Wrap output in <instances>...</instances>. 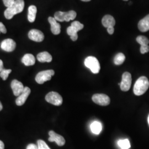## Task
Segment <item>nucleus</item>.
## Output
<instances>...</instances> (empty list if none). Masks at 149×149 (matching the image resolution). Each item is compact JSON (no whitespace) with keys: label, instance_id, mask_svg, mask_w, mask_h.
<instances>
[{"label":"nucleus","instance_id":"bb28decb","mask_svg":"<svg viewBox=\"0 0 149 149\" xmlns=\"http://www.w3.org/2000/svg\"><path fill=\"white\" fill-rule=\"evenodd\" d=\"M72 27H74L75 29H76L78 31H80L81 29H82L84 27V24L81 23L80 22L74 21L71 23V25Z\"/></svg>","mask_w":149,"mask_h":149},{"label":"nucleus","instance_id":"4468645a","mask_svg":"<svg viewBox=\"0 0 149 149\" xmlns=\"http://www.w3.org/2000/svg\"><path fill=\"white\" fill-rule=\"evenodd\" d=\"M48 21L51 25V31L54 35H58L61 32V26L58 23L54 17H49L48 18Z\"/></svg>","mask_w":149,"mask_h":149},{"label":"nucleus","instance_id":"2eb2a0df","mask_svg":"<svg viewBox=\"0 0 149 149\" xmlns=\"http://www.w3.org/2000/svg\"><path fill=\"white\" fill-rule=\"evenodd\" d=\"M139 29L142 32H148L149 30V15L141 19L138 23Z\"/></svg>","mask_w":149,"mask_h":149},{"label":"nucleus","instance_id":"f03ea898","mask_svg":"<svg viewBox=\"0 0 149 149\" xmlns=\"http://www.w3.org/2000/svg\"><path fill=\"white\" fill-rule=\"evenodd\" d=\"M149 81L145 76H141L136 81L134 86V93L136 96H141L148 90Z\"/></svg>","mask_w":149,"mask_h":149},{"label":"nucleus","instance_id":"423d86ee","mask_svg":"<svg viewBox=\"0 0 149 149\" xmlns=\"http://www.w3.org/2000/svg\"><path fill=\"white\" fill-rule=\"evenodd\" d=\"M45 100L48 103L56 106H61L63 102L62 97L58 93L55 92H50L48 93L45 96Z\"/></svg>","mask_w":149,"mask_h":149},{"label":"nucleus","instance_id":"9d476101","mask_svg":"<svg viewBox=\"0 0 149 149\" xmlns=\"http://www.w3.org/2000/svg\"><path fill=\"white\" fill-rule=\"evenodd\" d=\"M16 47V42L11 39H6L3 40L1 44V49L7 52H12L14 51Z\"/></svg>","mask_w":149,"mask_h":149},{"label":"nucleus","instance_id":"b1692460","mask_svg":"<svg viewBox=\"0 0 149 149\" xmlns=\"http://www.w3.org/2000/svg\"><path fill=\"white\" fill-rule=\"evenodd\" d=\"M136 41L139 44L141 45V46L148 45L149 44V40L148 38L143 36H140L136 38Z\"/></svg>","mask_w":149,"mask_h":149},{"label":"nucleus","instance_id":"7c9ffc66","mask_svg":"<svg viewBox=\"0 0 149 149\" xmlns=\"http://www.w3.org/2000/svg\"><path fill=\"white\" fill-rule=\"evenodd\" d=\"M26 149H38V147L36 144H30L27 146Z\"/></svg>","mask_w":149,"mask_h":149},{"label":"nucleus","instance_id":"e433bc0d","mask_svg":"<svg viewBox=\"0 0 149 149\" xmlns=\"http://www.w3.org/2000/svg\"><path fill=\"white\" fill-rule=\"evenodd\" d=\"M148 123H149V117H148Z\"/></svg>","mask_w":149,"mask_h":149},{"label":"nucleus","instance_id":"473e14b6","mask_svg":"<svg viewBox=\"0 0 149 149\" xmlns=\"http://www.w3.org/2000/svg\"><path fill=\"white\" fill-rule=\"evenodd\" d=\"M3 69H4V68H3V61L0 59V72Z\"/></svg>","mask_w":149,"mask_h":149},{"label":"nucleus","instance_id":"a878e982","mask_svg":"<svg viewBox=\"0 0 149 149\" xmlns=\"http://www.w3.org/2000/svg\"><path fill=\"white\" fill-rule=\"evenodd\" d=\"M37 144L38 149H50L46 143L42 140H38Z\"/></svg>","mask_w":149,"mask_h":149},{"label":"nucleus","instance_id":"a211bd4d","mask_svg":"<svg viewBox=\"0 0 149 149\" xmlns=\"http://www.w3.org/2000/svg\"><path fill=\"white\" fill-rule=\"evenodd\" d=\"M38 60L40 63H50L52 61V55L47 52H43L37 55Z\"/></svg>","mask_w":149,"mask_h":149},{"label":"nucleus","instance_id":"393cba45","mask_svg":"<svg viewBox=\"0 0 149 149\" xmlns=\"http://www.w3.org/2000/svg\"><path fill=\"white\" fill-rule=\"evenodd\" d=\"M12 71L11 69H4L3 70L0 72V77L3 79V80L5 81L8 78L9 74H10Z\"/></svg>","mask_w":149,"mask_h":149},{"label":"nucleus","instance_id":"f8f14e48","mask_svg":"<svg viewBox=\"0 0 149 149\" xmlns=\"http://www.w3.org/2000/svg\"><path fill=\"white\" fill-rule=\"evenodd\" d=\"M31 91L28 87H26L24 88V90L22 92L21 94L17 97L16 100V104L18 106H21L24 104L26 101L27 98L31 94Z\"/></svg>","mask_w":149,"mask_h":149},{"label":"nucleus","instance_id":"aec40b11","mask_svg":"<svg viewBox=\"0 0 149 149\" xmlns=\"http://www.w3.org/2000/svg\"><path fill=\"white\" fill-rule=\"evenodd\" d=\"M90 127L91 131L93 133L99 134L101 132L102 126L101 124L99 122H93L91 124Z\"/></svg>","mask_w":149,"mask_h":149},{"label":"nucleus","instance_id":"dca6fc26","mask_svg":"<svg viewBox=\"0 0 149 149\" xmlns=\"http://www.w3.org/2000/svg\"><path fill=\"white\" fill-rule=\"evenodd\" d=\"M102 23L103 26L106 28L114 27L116 24V21L113 16L108 15L103 17L102 20Z\"/></svg>","mask_w":149,"mask_h":149},{"label":"nucleus","instance_id":"2f4dec72","mask_svg":"<svg viewBox=\"0 0 149 149\" xmlns=\"http://www.w3.org/2000/svg\"><path fill=\"white\" fill-rule=\"evenodd\" d=\"M107 32L109 34H113L114 32V27H109L107 28Z\"/></svg>","mask_w":149,"mask_h":149},{"label":"nucleus","instance_id":"ddd939ff","mask_svg":"<svg viewBox=\"0 0 149 149\" xmlns=\"http://www.w3.org/2000/svg\"><path fill=\"white\" fill-rule=\"evenodd\" d=\"M11 86L14 95L17 97L19 96L21 94L24 88L21 82L17 80H13L11 82Z\"/></svg>","mask_w":149,"mask_h":149},{"label":"nucleus","instance_id":"4c0bfd02","mask_svg":"<svg viewBox=\"0 0 149 149\" xmlns=\"http://www.w3.org/2000/svg\"><path fill=\"white\" fill-rule=\"evenodd\" d=\"M123 1H127L128 0H123Z\"/></svg>","mask_w":149,"mask_h":149},{"label":"nucleus","instance_id":"5701e85b","mask_svg":"<svg viewBox=\"0 0 149 149\" xmlns=\"http://www.w3.org/2000/svg\"><path fill=\"white\" fill-rule=\"evenodd\" d=\"M118 144L122 149H129L130 148V144L129 140L127 139L119 140L118 141Z\"/></svg>","mask_w":149,"mask_h":149},{"label":"nucleus","instance_id":"1a4fd4ad","mask_svg":"<svg viewBox=\"0 0 149 149\" xmlns=\"http://www.w3.org/2000/svg\"><path fill=\"white\" fill-rule=\"evenodd\" d=\"M49 138L48 140L50 142H55L59 146H62L65 144V140L63 136L56 133L53 130H50L49 132Z\"/></svg>","mask_w":149,"mask_h":149},{"label":"nucleus","instance_id":"412c9836","mask_svg":"<svg viewBox=\"0 0 149 149\" xmlns=\"http://www.w3.org/2000/svg\"><path fill=\"white\" fill-rule=\"evenodd\" d=\"M79 32L74 27H72L71 26L68 28L67 29V33L70 36V38L72 41H76L78 38L77 32Z\"/></svg>","mask_w":149,"mask_h":149},{"label":"nucleus","instance_id":"7ed1b4c3","mask_svg":"<svg viewBox=\"0 0 149 149\" xmlns=\"http://www.w3.org/2000/svg\"><path fill=\"white\" fill-rule=\"evenodd\" d=\"M76 16L77 13L74 11H70L66 12L58 11L55 13L54 18L57 21L69 22L74 20Z\"/></svg>","mask_w":149,"mask_h":149},{"label":"nucleus","instance_id":"4be33fe9","mask_svg":"<svg viewBox=\"0 0 149 149\" xmlns=\"http://www.w3.org/2000/svg\"><path fill=\"white\" fill-rule=\"evenodd\" d=\"M125 60V55L122 53H118L116 55V56L114 57V63L116 65H120L124 62Z\"/></svg>","mask_w":149,"mask_h":149},{"label":"nucleus","instance_id":"6ab92c4d","mask_svg":"<svg viewBox=\"0 0 149 149\" xmlns=\"http://www.w3.org/2000/svg\"><path fill=\"white\" fill-rule=\"evenodd\" d=\"M37 12V8L36 6L32 5L29 7L28 19L29 22L32 23L35 21Z\"/></svg>","mask_w":149,"mask_h":149},{"label":"nucleus","instance_id":"cd10ccee","mask_svg":"<svg viewBox=\"0 0 149 149\" xmlns=\"http://www.w3.org/2000/svg\"><path fill=\"white\" fill-rule=\"evenodd\" d=\"M149 52V46L148 45H141L140 47V52L141 53L144 54Z\"/></svg>","mask_w":149,"mask_h":149},{"label":"nucleus","instance_id":"c756f323","mask_svg":"<svg viewBox=\"0 0 149 149\" xmlns=\"http://www.w3.org/2000/svg\"><path fill=\"white\" fill-rule=\"evenodd\" d=\"M1 32L4 34L7 33V29L6 28L5 26L2 22H0V33Z\"/></svg>","mask_w":149,"mask_h":149},{"label":"nucleus","instance_id":"9b49d317","mask_svg":"<svg viewBox=\"0 0 149 149\" xmlns=\"http://www.w3.org/2000/svg\"><path fill=\"white\" fill-rule=\"evenodd\" d=\"M28 37L33 41L41 42L44 39V35L42 32L38 29H32L28 33Z\"/></svg>","mask_w":149,"mask_h":149},{"label":"nucleus","instance_id":"39448f33","mask_svg":"<svg viewBox=\"0 0 149 149\" xmlns=\"http://www.w3.org/2000/svg\"><path fill=\"white\" fill-rule=\"evenodd\" d=\"M54 74L55 72L53 70L42 71L37 74L36 77V81L39 84H43L45 82L51 80L52 77Z\"/></svg>","mask_w":149,"mask_h":149},{"label":"nucleus","instance_id":"f704fd0d","mask_svg":"<svg viewBox=\"0 0 149 149\" xmlns=\"http://www.w3.org/2000/svg\"><path fill=\"white\" fill-rule=\"evenodd\" d=\"M2 108H3V106H2V103H1V102H0V111L2 109Z\"/></svg>","mask_w":149,"mask_h":149},{"label":"nucleus","instance_id":"f257e3e1","mask_svg":"<svg viewBox=\"0 0 149 149\" xmlns=\"http://www.w3.org/2000/svg\"><path fill=\"white\" fill-rule=\"evenodd\" d=\"M24 0H15V3L9 7H7L5 11L4 15L6 18L7 19H11L15 15L22 12L24 9Z\"/></svg>","mask_w":149,"mask_h":149},{"label":"nucleus","instance_id":"0eeeda50","mask_svg":"<svg viewBox=\"0 0 149 149\" xmlns=\"http://www.w3.org/2000/svg\"><path fill=\"white\" fill-rule=\"evenodd\" d=\"M92 101L97 104L102 106H106L110 103V98L105 94H95L92 96Z\"/></svg>","mask_w":149,"mask_h":149},{"label":"nucleus","instance_id":"72a5a7b5","mask_svg":"<svg viewBox=\"0 0 149 149\" xmlns=\"http://www.w3.org/2000/svg\"><path fill=\"white\" fill-rule=\"evenodd\" d=\"M0 149H5V144L1 140H0Z\"/></svg>","mask_w":149,"mask_h":149},{"label":"nucleus","instance_id":"c85d7f7f","mask_svg":"<svg viewBox=\"0 0 149 149\" xmlns=\"http://www.w3.org/2000/svg\"><path fill=\"white\" fill-rule=\"evenodd\" d=\"M3 2L6 7H9L15 3V0H3Z\"/></svg>","mask_w":149,"mask_h":149},{"label":"nucleus","instance_id":"c9c22d12","mask_svg":"<svg viewBox=\"0 0 149 149\" xmlns=\"http://www.w3.org/2000/svg\"><path fill=\"white\" fill-rule=\"evenodd\" d=\"M82 1H84V2H88V1H90L91 0H81Z\"/></svg>","mask_w":149,"mask_h":149},{"label":"nucleus","instance_id":"20e7f679","mask_svg":"<svg viewBox=\"0 0 149 149\" xmlns=\"http://www.w3.org/2000/svg\"><path fill=\"white\" fill-rule=\"evenodd\" d=\"M86 66L90 69L92 73L98 74L101 69L100 64L97 59L94 56H88L86 58L84 61Z\"/></svg>","mask_w":149,"mask_h":149},{"label":"nucleus","instance_id":"f3484780","mask_svg":"<svg viewBox=\"0 0 149 149\" xmlns=\"http://www.w3.org/2000/svg\"><path fill=\"white\" fill-rule=\"evenodd\" d=\"M22 62L27 66H32L36 63V59L34 55L31 54H26L22 58Z\"/></svg>","mask_w":149,"mask_h":149},{"label":"nucleus","instance_id":"6e6552de","mask_svg":"<svg viewBox=\"0 0 149 149\" xmlns=\"http://www.w3.org/2000/svg\"><path fill=\"white\" fill-rule=\"evenodd\" d=\"M132 75L128 72H125L122 75V80L120 83V88L123 91L127 92L129 90L132 85Z\"/></svg>","mask_w":149,"mask_h":149}]
</instances>
